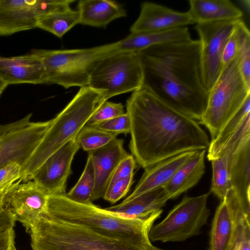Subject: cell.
<instances>
[{
	"label": "cell",
	"instance_id": "6da1fadb",
	"mask_svg": "<svg viewBox=\"0 0 250 250\" xmlns=\"http://www.w3.org/2000/svg\"><path fill=\"white\" fill-rule=\"evenodd\" d=\"M129 148L145 169L184 152L206 150L208 137L198 122L171 107L143 85L126 103Z\"/></svg>",
	"mask_w": 250,
	"mask_h": 250
},
{
	"label": "cell",
	"instance_id": "7a4b0ae2",
	"mask_svg": "<svg viewBox=\"0 0 250 250\" xmlns=\"http://www.w3.org/2000/svg\"><path fill=\"white\" fill-rule=\"evenodd\" d=\"M141 52L143 85L171 107L200 121L208 95L202 77L200 41L167 42Z\"/></svg>",
	"mask_w": 250,
	"mask_h": 250
},
{
	"label": "cell",
	"instance_id": "3957f363",
	"mask_svg": "<svg viewBox=\"0 0 250 250\" xmlns=\"http://www.w3.org/2000/svg\"><path fill=\"white\" fill-rule=\"evenodd\" d=\"M159 212L145 220L129 218L111 212L92 203L82 204L65 193L50 194L44 215L80 225L114 239L151 244L149 232Z\"/></svg>",
	"mask_w": 250,
	"mask_h": 250
},
{
	"label": "cell",
	"instance_id": "277c9868",
	"mask_svg": "<svg viewBox=\"0 0 250 250\" xmlns=\"http://www.w3.org/2000/svg\"><path fill=\"white\" fill-rule=\"evenodd\" d=\"M104 100L103 92L89 86L81 87L66 106L53 119L42 140L21 167L20 180H32L44 162L75 139Z\"/></svg>",
	"mask_w": 250,
	"mask_h": 250
},
{
	"label": "cell",
	"instance_id": "5b68a950",
	"mask_svg": "<svg viewBox=\"0 0 250 250\" xmlns=\"http://www.w3.org/2000/svg\"><path fill=\"white\" fill-rule=\"evenodd\" d=\"M32 250H165L114 239L83 226L41 216L30 229Z\"/></svg>",
	"mask_w": 250,
	"mask_h": 250
},
{
	"label": "cell",
	"instance_id": "8992f818",
	"mask_svg": "<svg viewBox=\"0 0 250 250\" xmlns=\"http://www.w3.org/2000/svg\"><path fill=\"white\" fill-rule=\"evenodd\" d=\"M118 51V41L87 48L34 49L30 52L41 60L48 84H58L67 89L88 86L91 75L98 64Z\"/></svg>",
	"mask_w": 250,
	"mask_h": 250
},
{
	"label": "cell",
	"instance_id": "52a82bcc",
	"mask_svg": "<svg viewBox=\"0 0 250 250\" xmlns=\"http://www.w3.org/2000/svg\"><path fill=\"white\" fill-rule=\"evenodd\" d=\"M250 97V86L239 71L237 57L224 65L208 91L206 109L200 120L215 140L225 125Z\"/></svg>",
	"mask_w": 250,
	"mask_h": 250
},
{
	"label": "cell",
	"instance_id": "ba28073f",
	"mask_svg": "<svg viewBox=\"0 0 250 250\" xmlns=\"http://www.w3.org/2000/svg\"><path fill=\"white\" fill-rule=\"evenodd\" d=\"M144 82L141 52L120 51L98 64L88 86L103 92L106 101L115 96L140 89Z\"/></svg>",
	"mask_w": 250,
	"mask_h": 250
},
{
	"label": "cell",
	"instance_id": "9c48e42d",
	"mask_svg": "<svg viewBox=\"0 0 250 250\" xmlns=\"http://www.w3.org/2000/svg\"><path fill=\"white\" fill-rule=\"evenodd\" d=\"M208 195L185 196L164 219L152 226L149 232L151 242H183L198 235L210 215L207 207Z\"/></svg>",
	"mask_w": 250,
	"mask_h": 250
},
{
	"label": "cell",
	"instance_id": "30bf717a",
	"mask_svg": "<svg viewBox=\"0 0 250 250\" xmlns=\"http://www.w3.org/2000/svg\"><path fill=\"white\" fill-rule=\"evenodd\" d=\"M74 0H0V36L37 28L39 18L70 8Z\"/></svg>",
	"mask_w": 250,
	"mask_h": 250
},
{
	"label": "cell",
	"instance_id": "8fae6325",
	"mask_svg": "<svg viewBox=\"0 0 250 250\" xmlns=\"http://www.w3.org/2000/svg\"><path fill=\"white\" fill-rule=\"evenodd\" d=\"M240 20L196 24L201 45L202 77L208 92L223 67L222 57L226 43Z\"/></svg>",
	"mask_w": 250,
	"mask_h": 250
},
{
	"label": "cell",
	"instance_id": "7c38bea8",
	"mask_svg": "<svg viewBox=\"0 0 250 250\" xmlns=\"http://www.w3.org/2000/svg\"><path fill=\"white\" fill-rule=\"evenodd\" d=\"M32 113L21 119L20 123L0 140V167L12 161L21 167L34 151L50 125L45 122L31 121Z\"/></svg>",
	"mask_w": 250,
	"mask_h": 250
},
{
	"label": "cell",
	"instance_id": "4fadbf2b",
	"mask_svg": "<svg viewBox=\"0 0 250 250\" xmlns=\"http://www.w3.org/2000/svg\"><path fill=\"white\" fill-rule=\"evenodd\" d=\"M48 193L32 180L18 182L7 193L4 208L9 210L15 219L29 232L46 209Z\"/></svg>",
	"mask_w": 250,
	"mask_h": 250
},
{
	"label": "cell",
	"instance_id": "5bb4252c",
	"mask_svg": "<svg viewBox=\"0 0 250 250\" xmlns=\"http://www.w3.org/2000/svg\"><path fill=\"white\" fill-rule=\"evenodd\" d=\"M80 147L76 138L65 144L44 162L32 180L49 195L66 193V182L72 173V162Z\"/></svg>",
	"mask_w": 250,
	"mask_h": 250
},
{
	"label": "cell",
	"instance_id": "9a60e30c",
	"mask_svg": "<svg viewBox=\"0 0 250 250\" xmlns=\"http://www.w3.org/2000/svg\"><path fill=\"white\" fill-rule=\"evenodd\" d=\"M194 23L188 11L181 12L152 2L141 3L139 16L130 33L157 32Z\"/></svg>",
	"mask_w": 250,
	"mask_h": 250
},
{
	"label": "cell",
	"instance_id": "2e32d148",
	"mask_svg": "<svg viewBox=\"0 0 250 250\" xmlns=\"http://www.w3.org/2000/svg\"><path fill=\"white\" fill-rule=\"evenodd\" d=\"M0 78L8 85L20 83L48 84L41 60L31 52L12 57L0 56Z\"/></svg>",
	"mask_w": 250,
	"mask_h": 250
},
{
	"label": "cell",
	"instance_id": "e0dca14e",
	"mask_svg": "<svg viewBox=\"0 0 250 250\" xmlns=\"http://www.w3.org/2000/svg\"><path fill=\"white\" fill-rule=\"evenodd\" d=\"M127 154L124 147V140L117 138L100 148L88 152L95 179L92 202L103 198L116 167Z\"/></svg>",
	"mask_w": 250,
	"mask_h": 250
},
{
	"label": "cell",
	"instance_id": "ac0fdd59",
	"mask_svg": "<svg viewBox=\"0 0 250 250\" xmlns=\"http://www.w3.org/2000/svg\"><path fill=\"white\" fill-rule=\"evenodd\" d=\"M200 150L182 152L162 160L145 168L133 192L123 201H127L145 193L163 187L177 170Z\"/></svg>",
	"mask_w": 250,
	"mask_h": 250
},
{
	"label": "cell",
	"instance_id": "d6986e66",
	"mask_svg": "<svg viewBox=\"0 0 250 250\" xmlns=\"http://www.w3.org/2000/svg\"><path fill=\"white\" fill-rule=\"evenodd\" d=\"M169 199L168 194L162 187L105 209L123 216L145 220L162 212V208Z\"/></svg>",
	"mask_w": 250,
	"mask_h": 250
},
{
	"label": "cell",
	"instance_id": "ffe728a7",
	"mask_svg": "<svg viewBox=\"0 0 250 250\" xmlns=\"http://www.w3.org/2000/svg\"><path fill=\"white\" fill-rule=\"evenodd\" d=\"M229 173L232 188L244 209L250 213V136L234 152Z\"/></svg>",
	"mask_w": 250,
	"mask_h": 250
},
{
	"label": "cell",
	"instance_id": "44dd1931",
	"mask_svg": "<svg viewBox=\"0 0 250 250\" xmlns=\"http://www.w3.org/2000/svg\"><path fill=\"white\" fill-rule=\"evenodd\" d=\"M78 11L79 24L95 27H105L115 20L126 16L125 9L110 0H81Z\"/></svg>",
	"mask_w": 250,
	"mask_h": 250
},
{
	"label": "cell",
	"instance_id": "7402d4cb",
	"mask_svg": "<svg viewBox=\"0 0 250 250\" xmlns=\"http://www.w3.org/2000/svg\"><path fill=\"white\" fill-rule=\"evenodd\" d=\"M188 11L194 23L241 19L243 13L229 0H189Z\"/></svg>",
	"mask_w": 250,
	"mask_h": 250
},
{
	"label": "cell",
	"instance_id": "603a6c76",
	"mask_svg": "<svg viewBox=\"0 0 250 250\" xmlns=\"http://www.w3.org/2000/svg\"><path fill=\"white\" fill-rule=\"evenodd\" d=\"M188 28L179 27L157 32L130 33L118 41L122 51L140 52L155 45L191 39Z\"/></svg>",
	"mask_w": 250,
	"mask_h": 250
},
{
	"label": "cell",
	"instance_id": "cb8c5ba5",
	"mask_svg": "<svg viewBox=\"0 0 250 250\" xmlns=\"http://www.w3.org/2000/svg\"><path fill=\"white\" fill-rule=\"evenodd\" d=\"M206 150H202L183 165L163 188L170 199L178 196L191 188L199 181L205 172V156Z\"/></svg>",
	"mask_w": 250,
	"mask_h": 250
},
{
	"label": "cell",
	"instance_id": "d4e9b609",
	"mask_svg": "<svg viewBox=\"0 0 250 250\" xmlns=\"http://www.w3.org/2000/svg\"><path fill=\"white\" fill-rule=\"evenodd\" d=\"M238 214L233 212L225 197L221 200L212 222L209 250H229Z\"/></svg>",
	"mask_w": 250,
	"mask_h": 250
},
{
	"label": "cell",
	"instance_id": "484cf974",
	"mask_svg": "<svg viewBox=\"0 0 250 250\" xmlns=\"http://www.w3.org/2000/svg\"><path fill=\"white\" fill-rule=\"evenodd\" d=\"M241 143L229 145L216 158L210 160L212 168L211 191L220 200L232 188L229 168L232 156Z\"/></svg>",
	"mask_w": 250,
	"mask_h": 250
},
{
	"label": "cell",
	"instance_id": "4316f807",
	"mask_svg": "<svg viewBox=\"0 0 250 250\" xmlns=\"http://www.w3.org/2000/svg\"><path fill=\"white\" fill-rule=\"evenodd\" d=\"M79 22V11L70 8L41 16L39 18L37 28L49 32L61 38Z\"/></svg>",
	"mask_w": 250,
	"mask_h": 250
},
{
	"label": "cell",
	"instance_id": "83f0119b",
	"mask_svg": "<svg viewBox=\"0 0 250 250\" xmlns=\"http://www.w3.org/2000/svg\"><path fill=\"white\" fill-rule=\"evenodd\" d=\"M250 115V97L235 115L225 125L217 137L209 143L207 157L214 159L221 152L229 138L238 129L246 118Z\"/></svg>",
	"mask_w": 250,
	"mask_h": 250
},
{
	"label": "cell",
	"instance_id": "f1b7e54d",
	"mask_svg": "<svg viewBox=\"0 0 250 250\" xmlns=\"http://www.w3.org/2000/svg\"><path fill=\"white\" fill-rule=\"evenodd\" d=\"M95 185V174L91 156L88 155L85 168L78 181L66 195L72 200L82 204L92 203Z\"/></svg>",
	"mask_w": 250,
	"mask_h": 250
},
{
	"label": "cell",
	"instance_id": "f546056e",
	"mask_svg": "<svg viewBox=\"0 0 250 250\" xmlns=\"http://www.w3.org/2000/svg\"><path fill=\"white\" fill-rule=\"evenodd\" d=\"M116 135L95 126L84 125L76 139L84 151H92L100 148L116 139Z\"/></svg>",
	"mask_w": 250,
	"mask_h": 250
},
{
	"label": "cell",
	"instance_id": "4dcf8cb0",
	"mask_svg": "<svg viewBox=\"0 0 250 250\" xmlns=\"http://www.w3.org/2000/svg\"><path fill=\"white\" fill-rule=\"evenodd\" d=\"M250 31L244 21L240 20L234 28L226 43L222 57L223 66L235 59L240 47Z\"/></svg>",
	"mask_w": 250,
	"mask_h": 250
},
{
	"label": "cell",
	"instance_id": "1f68e13d",
	"mask_svg": "<svg viewBox=\"0 0 250 250\" xmlns=\"http://www.w3.org/2000/svg\"><path fill=\"white\" fill-rule=\"evenodd\" d=\"M250 217L240 213L236 220L233 238L228 250H250Z\"/></svg>",
	"mask_w": 250,
	"mask_h": 250
},
{
	"label": "cell",
	"instance_id": "d6a6232c",
	"mask_svg": "<svg viewBox=\"0 0 250 250\" xmlns=\"http://www.w3.org/2000/svg\"><path fill=\"white\" fill-rule=\"evenodd\" d=\"M124 105L106 101L93 113L85 125L96 126L100 124L125 113Z\"/></svg>",
	"mask_w": 250,
	"mask_h": 250
},
{
	"label": "cell",
	"instance_id": "836d02e7",
	"mask_svg": "<svg viewBox=\"0 0 250 250\" xmlns=\"http://www.w3.org/2000/svg\"><path fill=\"white\" fill-rule=\"evenodd\" d=\"M21 173V165L16 161L0 167V191L10 190L20 181Z\"/></svg>",
	"mask_w": 250,
	"mask_h": 250
},
{
	"label": "cell",
	"instance_id": "e575fe53",
	"mask_svg": "<svg viewBox=\"0 0 250 250\" xmlns=\"http://www.w3.org/2000/svg\"><path fill=\"white\" fill-rule=\"evenodd\" d=\"M133 176L110 182L105 191L104 200L114 204L126 195L133 183Z\"/></svg>",
	"mask_w": 250,
	"mask_h": 250
},
{
	"label": "cell",
	"instance_id": "d590c367",
	"mask_svg": "<svg viewBox=\"0 0 250 250\" xmlns=\"http://www.w3.org/2000/svg\"><path fill=\"white\" fill-rule=\"evenodd\" d=\"M95 127L117 136L119 134L130 133V122L129 116L125 112L123 115L102 123Z\"/></svg>",
	"mask_w": 250,
	"mask_h": 250
},
{
	"label": "cell",
	"instance_id": "8d00e7d4",
	"mask_svg": "<svg viewBox=\"0 0 250 250\" xmlns=\"http://www.w3.org/2000/svg\"><path fill=\"white\" fill-rule=\"evenodd\" d=\"M239 71L246 84L250 86V35L244 41L237 55Z\"/></svg>",
	"mask_w": 250,
	"mask_h": 250
},
{
	"label": "cell",
	"instance_id": "74e56055",
	"mask_svg": "<svg viewBox=\"0 0 250 250\" xmlns=\"http://www.w3.org/2000/svg\"><path fill=\"white\" fill-rule=\"evenodd\" d=\"M136 163L133 155L127 154L116 167L110 182L133 176Z\"/></svg>",
	"mask_w": 250,
	"mask_h": 250
},
{
	"label": "cell",
	"instance_id": "f35d334b",
	"mask_svg": "<svg viewBox=\"0 0 250 250\" xmlns=\"http://www.w3.org/2000/svg\"><path fill=\"white\" fill-rule=\"evenodd\" d=\"M15 238L13 228L0 231V250H9L15 243Z\"/></svg>",
	"mask_w": 250,
	"mask_h": 250
},
{
	"label": "cell",
	"instance_id": "ab89813d",
	"mask_svg": "<svg viewBox=\"0 0 250 250\" xmlns=\"http://www.w3.org/2000/svg\"><path fill=\"white\" fill-rule=\"evenodd\" d=\"M16 220L13 215L7 209H0V231L13 228Z\"/></svg>",
	"mask_w": 250,
	"mask_h": 250
},
{
	"label": "cell",
	"instance_id": "60d3db41",
	"mask_svg": "<svg viewBox=\"0 0 250 250\" xmlns=\"http://www.w3.org/2000/svg\"><path fill=\"white\" fill-rule=\"evenodd\" d=\"M20 119L11 123L0 125V136L17 125L20 123Z\"/></svg>",
	"mask_w": 250,
	"mask_h": 250
},
{
	"label": "cell",
	"instance_id": "b9f144b4",
	"mask_svg": "<svg viewBox=\"0 0 250 250\" xmlns=\"http://www.w3.org/2000/svg\"><path fill=\"white\" fill-rule=\"evenodd\" d=\"M9 191H0V209L4 208L5 196Z\"/></svg>",
	"mask_w": 250,
	"mask_h": 250
},
{
	"label": "cell",
	"instance_id": "7bdbcfd3",
	"mask_svg": "<svg viewBox=\"0 0 250 250\" xmlns=\"http://www.w3.org/2000/svg\"><path fill=\"white\" fill-rule=\"evenodd\" d=\"M8 85L7 83L0 78V97Z\"/></svg>",
	"mask_w": 250,
	"mask_h": 250
},
{
	"label": "cell",
	"instance_id": "ee69618b",
	"mask_svg": "<svg viewBox=\"0 0 250 250\" xmlns=\"http://www.w3.org/2000/svg\"><path fill=\"white\" fill-rule=\"evenodd\" d=\"M9 250H17L15 246V243L12 245Z\"/></svg>",
	"mask_w": 250,
	"mask_h": 250
},
{
	"label": "cell",
	"instance_id": "f6af8a7d",
	"mask_svg": "<svg viewBox=\"0 0 250 250\" xmlns=\"http://www.w3.org/2000/svg\"><path fill=\"white\" fill-rule=\"evenodd\" d=\"M4 134H3V135H4ZM3 135H1V136H0V139L1 138V137L3 136Z\"/></svg>",
	"mask_w": 250,
	"mask_h": 250
}]
</instances>
